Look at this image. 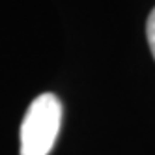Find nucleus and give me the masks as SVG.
<instances>
[{
  "label": "nucleus",
  "mask_w": 155,
  "mask_h": 155,
  "mask_svg": "<svg viewBox=\"0 0 155 155\" xmlns=\"http://www.w3.org/2000/svg\"><path fill=\"white\" fill-rule=\"evenodd\" d=\"M62 125V103L41 94L30 103L21 124V155H49Z\"/></svg>",
  "instance_id": "f257e3e1"
},
{
  "label": "nucleus",
  "mask_w": 155,
  "mask_h": 155,
  "mask_svg": "<svg viewBox=\"0 0 155 155\" xmlns=\"http://www.w3.org/2000/svg\"><path fill=\"white\" fill-rule=\"evenodd\" d=\"M146 36H148V43H150V51L155 58V8L151 9V13L148 17L146 23Z\"/></svg>",
  "instance_id": "f03ea898"
}]
</instances>
